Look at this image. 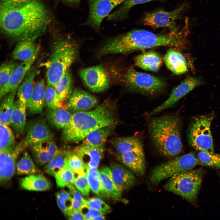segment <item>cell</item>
<instances>
[{"label":"cell","instance_id":"6da1fadb","mask_svg":"<svg viewBox=\"0 0 220 220\" xmlns=\"http://www.w3.org/2000/svg\"><path fill=\"white\" fill-rule=\"evenodd\" d=\"M44 5L30 0L20 6L0 9L1 30L5 35L17 41H34L43 34L48 22Z\"/></svg>","mask_w":220,"mask_h":220},{"label":"cell","instance_id":"7a4b0ae2","mask_svg":"<svg viewBox=\"0 0 220 220\" xmlns=\"http://www.w3.org/2000/svg\"><path fill=\"white\" fill-rule=\"evenodd\" d=\"M185 44L183 34L178 30L156 34L146 30L136 29L110 40L100 49L99 54H126L161 46L182 49Z\"/></svg>","mask_w":220,"mask_h":220},{"label":"cell","instance_id":"3957f363","mask_svg":"<svg viewBox=\"0 0 220 220\" xmlns=\"http://www.w3.org/2000/svg\"><path fill=\"white\" fill-rule=\"evenodd\" d=\"M115 122L112 105L105 102L93 110L72 114L69 123L63 129L62 137L66 142L78 143L93 131Z\"/></svg>","mask_w":220,"mask_h":220},{"label":"cell","instance_id":"277c9868","mask_svg":"<svg viewBox=\"0 0 220 220\" xmlns=\"http://www.w3.org/2000/svg\"><path fill=\"white\" fill-rule=\"evenodd\" d=\"M181 126L180 119L176 115L163 116L149 121L151 138L155 148L163 156L172 158L181 152Z\"/></svg>","mask_w":220,"mask_h":220},{"label":"cell","instance_id":"5b68a950","mask_svg":"<svg viewBox=\"0 0 220 220\" xmlns=\"http://www.w3.org/2000/svg\"><path fill=\"white\" fill-rule=\"evenodd\" d=\"M76 46L74 42L69 39L59 41L54 45L45 64L48 85L53 87L68 71L77 56Z\"/></svg>","mask_w":220,"mask_h":220},{"label":"cell","instance_id":"8992f818","mask_svg":"<svg viewBox=\"0 0 220 220\" xmlns=\"http://www.w3.org/2000/svg\"><path fill=\"white\" fill-rule=\"evenodd\" d=\"M202 177L203 172L200 169L180 172L170 177L164 188L193 203L197 199Z\"/></svg>","mask_w":220,"mask_h":220},{"label":"cell","instance_id":"52a82bcc","mask_svg":"<svg viewBox=\"0 0 220 220\" xmlns=\"http://www.w3.org/2000/svg\"><path fill=\"white\" fill-rule=\"evenodd\" d=\"M213 115L196 117L191 121L188 129L189 145L195 150L210 153H214L211 130Z\"/></svg>","mask_w":220,"mask_h":220},{"label":"cell","instance_id":"ba28073f","mask_svg":"<svg viewBox=\"0 0 220 220\" xmlns=\"http://www.w3.org/2000/svg\"><path fill=\"white\" fill-rule=\"evenodd\" d=\"M199 163L197 156L193 152L176 157L155 167L150 180L152 183L157 184L175 174L193 169Z\"/></svg>","mask_w":220,"mask_h":220},{"label":"cell","instance_id":"9c48e42d","mask_svg":"<svg viewBox=\"0 0 220 220\" xmlns=\"http://www.w3.org/2000/svg\"><path fill=\"white\" fill-rule=\"evenodd\" d=\"M124 81L130 90L150 95L159 93L165 87L164 81L161 78L138 72L133 68L127 70Z\"/></svg>","mask_w":220,"mask_h":220},{"label":"cell","instance_id":"30bf717a","mask_svg":"<svg viewBox=\"0 0 220 220\" xmlns=\"http://www.w3.org/2000/svg\"><path fill=\"white\" fill-rule=\"evenodd\" d=\"M125 0H88L89 13L84 25L98 31L102 20L115 7Z\"/></svg>","mask_w":220,"mask_h":220},{"label":"cell","instance_id":"8fae6325","mask_svg":"<svg viewBox=\"0 0 220 220\" xmlns=\"http://www.w3.org/2000/svg\"><path fill=\"white\" fill-rule=\"evenodd\" d=\"M183 7L181 6L170 11L160 9L146 13L142 22L144 24L153 28L166 27L171 31H176L178 30L176 21Z\"/></svg>","mask_w":220,"mask_h":220},{"label":"cell","instance_id":"7c38bea8","mask_svg":"<svg viewBox=\"0 0 220 220\" xmlns=\"http://www.w3.org/2000/svg\"><path fill=\"white\" fill-rule=\"evenodd\" d=\"M79 74L86 86L94 92H103L110 86L108 74L101 66H95L83 68L80 70Z\"/></svg>","mask_w":220,"mask_h":220},{"label":"cell","instance_id":"4fadbf2b","mask_svg":"<svg viewBox=\"0 0 220 220\" xmlns=\"http://www.w3.org/2000/svg\"><path fill=\"white\" fill-rule=\"evenodd\" d=\"M24 140L12 148L0 151V182L5 185L9 182L15 173L16 160L24 149Z\"/></svg>","mask_w":220,"mask_h":220},{"label":"cell","instance_id":"5bb4252c","mask_svg":"<svg viewBox=\"0 0 220 220\" xmlns=\"http://www.w3.org/2000/svg\"><path fill=\"white\" fill-rule=\"evenodd\" d=\"M200 83V80L197 78L193 76L186 78L173 89L168 98L151 112L149 115H152L172 107Z\"/></svg>","mask_w":220,"mask_h":220},{"label":"cell","instance_id":"9a60e30c","mask_svg":"<svg viewBox=\"0 0 220 220\" xmlns=\"http://www.w3.org/2000/svg\"><path fill=\"white\" fill-rule=\"evenodd\" d=\"M47 122L40 118L32 120L26 124V136L24 140L25 147L41 141L53 140V134Z\"/></svg>","mask_w":220,"mask_h":220},{"label":"cell","instance_id":"2e32d148","mask_svg":"<svg viewBox=\"0 0 220 220\" xmlns=\"http://www.w3.org/2000/svg\"><path fill=\"white\" fill-rule=\"evenodd\" d=\"M97 100L93 95L81 89H75L68 101L66 107L72 111H87L95 107Z\"/></svg>","mask_w":220,"mask_h":220},{"label":"cell","instance_id":"e0dca14e","mask_svg":"<svg viewBox=\"0 0 220 220\" xmlns=\"http://www.w3.org/2000/svg\"><path fill=\"white\" fill-rule=\"evenodd\" d=\"M33 160L41 166L46 164L55 155L59 149L53 140L41 141L30 146Z\"/></svg>","mask_w":220,"mask_h":220},{"label":"cell","instance_id":"ac0fdd59","mask_svg":"<svg viewBox=\"0 0 220 220\" xmlns=\"http://www.w3.org/2000/svg\"><path fill=\"white\" fill-rule=\"evenodd\" d=\"M104 146L82 144L75 147L74 152L87 167H97L104 154Z\"/></svg>","mask_w":220,"mask_h":220},{"label":"cell","instance_id":"d6986e66","mask_svg":"<svg viewBox=\"0 0 220 220\" xmlns=\"http://www.w3.org/2000/svg\"><path fill=\"white\" fill-rule=\"evenodd\" d=\"M117 160L137 176H142L145 173V163L144 155L133 152L122 153H116Z\"/></svg>","mask_w":220,"mask_h":220},{"label":"cell","instance_id":"ffe728a7","mask_svg":"<svg viewBox=\"0 0 220 220\" xmlns=\"http://www.w3.org/2000/svg\"><path fill=\"white\" fill-rule=\"evenodd\" d=\"M110 168L113 180L121 192L128 189L135 183L136 179L135 174L121 165L113 163Z\"/></svg>","mask_w":220,"mask_h":220},{"label":"cell","instance_id":"44dd1931","mask_svg":"<svg viewBox=\"0 0 220 220\" xmlns=\"http://www.w3.org/2000/svg\"><path fill=\"white\" fill-rule=\"evenodd\" d=\"M27 109L26 105L19 100L14 101L10 125L16 135L22 134L25 129Z\"/></svg>","mask_w":220,"mask_h":220},{"label":"cell","instance_id":"7402d4cb","mask_svg":"<svg viewBox=\"0 0 220 220\" xmlns=\"http://www.w3.org/2000/svg\"><path fill=\"white\" fill-rule=\"evenodd\" d=\"M40 49L39 45L33 41H19L13 50L12 57L22 62L28 61L37 57Z\"/></svg>","mask_w":220,"mask_h":220},{"label":"cell","instance_id":"603a6c76","mask_svg":"<svg viewBox=\"0 0 220 220\" xmlns=\"http://www.w3.org/2000/svg\"><path fill=\"white\" fill-rule=\"evenodd\" d=\"M112 144L117 153L133 152L144 155L142 141L137 136L117 138L112 142Z\"/></svg>","mask_w":220,"mask_h":220},{"label":"cell","instance_id":"cb8c5ba5","mask_svg":"<svg viewBox=\"0 0 220 220\" xmlns=\"http://www.w3.org/2000/svg\"><path fill=\"white\" fill-rule=\"evenodd\" d=\"M38 72L37 66L32 67L17 89V100L24 104L27 108L34 90V80Z\"/></svg>","mask_w":220,"mask_h":220},{"label":"cell","instance_id":"d4e9b609","mask_svg":"<svg viewBox=\"0 0 220 220\" xmlns=\"http://www.w3.org/2000/svg\"><path fill=\"white\" fill-rule=\"evenodd\" d=\"M37 57L18 64L13 70L6 90V94L16 91L27 73L32 68Z\"/></svg>","mask_w":220,"mask_h":220},{"label":"cell","instance_id":"484cf974","mask_svg":"<svg viewBox=\"0 0 220 220\" xmlns=\"http://www.w3.org/2000/svg\"><path fill=\"white\" fill-rule=\"evenodd\" d=\"M164 61L167 67L174 74L181 75L188 71L184 57L177 50L172 49L168 50L165 55Z\"/></svg>","mask_w":220,"mask_h":220},{"label":"cell","instance_id":"4316f807","mask_svg":"<svg viewBox=\"0 0 220 220\" xmlns=\"http://www.w3.org/2000/svg\"><path fill=\"white\" fill-rule=\"evenodd\" d=\"M45 81L41 79L35 85L27 109L29 114L35 115L42 113L44 105Z\"/></svg>","mask_w":220,"mask_h":220},{"label":"cell","instance_id":"83f0119b","mask_svg":"<svg viewBox=\"0 0 220 220\" xmlns=\"http://www.w3.org/2000/svg\"><path fill=\"white\" fill-rule=\"evenodd\" d=\"M72 114L64 108H49L46 111V119L52 127L63 129L69 123Z\"/></svg>","mask_w":220,"mask_h":220},{"label":"cell","instance_id":"f1b7e54d","mask_svg":"<svg viewBox=\"0 0 220 220\" xmlns=\"http://www.w3.org/2000/svg\"><path fill=\"white\" fill-rule=\"evenodd\" d=\"M135 64L146 70L156 71L162 64V58L157 53L153 50L142 53L135 58Z\"/></svg>","mask_w":220,"mask_h":220},{"label":"cell","instance_id":"f546056e","mask_svg":"<svg viewBox=\"0 0 220 220\" xmlns=\"http://www.w3.org/2000/svg\"><path fill=\"white\" fill-rule=\"evenodd\" d=\"M20 183L23 189L33 191L47 190L50 189L51 186L50 182L39 174L28 175L22 178Z\"/></svg>","mask_w":220,"mask_h":220},{"label":"cell","instance_id":"4dcf8cb0","mask_svg":"<svg viewBox=\"0 0 220 220\" xmlns=\"http://www.w3.org/2000/svg\"><path fill=\"white\" fill-rule=\"evenodd\" d=\"M99 171V180L108 197L116 200L119 199L122 192L118 189L113 180L110 168L104 167Z\"/></svg>","mask_w":220,"mask_h":220},{"label":"cell","instance_id":"1f68e13d","mask_svg":"<svg viewBox=\"0 0 220 220\" xmlns=\"http://www.w3.org/2000/svg\"><path fill=\"white\" fill-rule=\"evenodd\" d=\"M113 125L105 126L90 133L82 140V144L93 145H105L107 138L112 132Z\"/></svg>","mask_w":220,"mask_h":220},{"label":"cell","instance_id":"d6a6232c","mask_svg":"<svg viewBox=\"0 0 220 220\" xmlns=\"http://www.w3.org/2000/svg\"><path fill=\"white\" fill-rule=\"evenodd\" d=\"M16 91H13L8 93L2 99L0 106V122L1 123L10 125V117Z\"/></svg>","mask_w":220,"mask_h":220},{"label":"cell","instance_id":"836d02e7","mask_svg":"<svg viewBox=\"0 0 220 220\" xmlns=\"http://www.w3.org/2000/svg\"><path fill=\"white\" fill-rule=\"evenodd\" d=\"M16 170L19 175H29L38 174L40 172L30 155L26 152L24 153L16 164Z\"/></svg>","mask_w":220,"mask_h":220},{"label":"cell","instance_id":"e575fe53","mask_svg":"<svg viewBox=\"0 0 220 220\" xmlns=\"http://www.w3.org/2000/svg\"><path fill=\"white\" fill-rule=\"evenodd\" d=\"M18 64L12 61L2 64L0 68V98L6 95V90L14 68Z\"/></svg>","mask_w":220,"mask_h":220},{"label":"cell","instance_id":"d590c367","mask_svg":"<svg viewBox=\"0 0 220 220\" xmlns=\"http://www.w3.org/2000/svg\"><path fill=\"white\" fill-rule=\"evenodd\" d=\"M65 163L73 171L75 177L86 174L87 167L73 151L65 150Z\"/></svg>","mask_w":220,"mask_h":220},{"label":"cell","instance_id":"8d00e7d4","mask_svg":"<svg viewBox=\"0 0 220 220\" xmlns=\"http://www.w3.org/2000/svg\"><path fill=\"white\" fill-rule=\"evenodd\" d=\"M65 165V150L59 149L54 157L45 165V171L54 177L56 174Z\"/></svg>","mask_w":220,"mask_h":220},{"label":"cell","instance_id":"74e56055","mask_svg":"<svg viewBox=\"0 0 220 220\" xmlns=\"http://www.w3.org/2000/svg\"><path fill=\"white\" fill-rule=\"evenodd\" d=\"M15 135L9 126L0 124V151L12 148L16 146Z\"/></svg>","mask_w":220,"mask_h":220},{"label":"cell","instance_id":"f35d334b","mask_svg":"<svg viewBox=\"0 0 220 220\" xmlns=\"http://www.w3.org/2000/svg\"><path fill=\"white\" fill-rule=\"evenodd\" d=\"M155 0H125L117 10L108 16L107 19L110 20H121L127 15L134 6Z\"/></svg>","mask_w":220,"mask_h":220},{"label":"cell","instance_id":"ab89813d","mask_svg":"<svg viewBox=\"0 0 220 220\" xmlns=\"http://www.w3.org/2000/svg\"><path fill=\"white\" fill-rule=\"evenodd\" d=\"M72 83V78L68 71L61 77L53 86L55 92L62 102L67 97Z\"/></svg>","mask_w":220,"mask_h":220},{"label":"cell","instance_id":"60d3db41","mask_svg":"<svg viewBox=\"0 0 220 220\" xmlns=\"http://www.w3.org/2000/svg\"><path fill=\"white\" fill-rule=\"evenodd\" d=\"M54 177L57 186L62 188L70 184H74L75 175L73 171L65 163Z\"/></svg>","mask_w":220,"mask_h":220},{"label":"cell","instance_id":"b9f144b4","mask_svg":"<svg viewBox=\"0 0 220 220\" xmlns=\"http://www.w3.org/2000/svg\"><path fill=\"white\" fill-rule=\"evenodd\" d=\"M56 196L58 207L67 216L72 210V199L70 193L61 190L57 192Z\"/></svg>","mask_w":220,"mask_h":220},{"label":"cell","instance_id":"7bdbcfd3","mask_svg":"<svg viewBox=\"0 0 220 220\" xmlns=\"http://www.w3.org/2000/svg\"><path fill=\"white\" fill-rule=\"evenodd\" d=\"M197 156L202 165L220 168V154L199 151Z\"/></svg>","mask_w":220,"mask_h":220},{"label":"cell","instance_id":"ee69618b","mask_svg":"<svg viewBox=\"0 0 220 220\" xmlns=\"http://www.w3.org/2000/svg\"><path fill=\"white\" fill-rule=\"evenodd\" d=\"M45 102L49 108L55 109L64 108L61 101L56 94L53 87L48 85L45 89Z\"/></svg>","mask_w":220,"mask_h":220},{"label":"cell","instance_id":"f6af8a7d","mask_svg":"<svg viewBox=\"0 0 220 220\" xmlns=\"http://www.w3.org/2000/svg\"><path fill=\"white\" fill-rule=\"evenodd\" d=\"M67 186L72 199V210L80 211L82 207L86 204V200L83 198L81 192L74 184H70Z\"/></svg>","mask_w":220,"mask_h":220},{"label":"cell","instance_id":"bcb514c9","mask_svg":"<svg viewBox=\"0 0 220 220\" xmlns=\"http://www.w3.org/2000/svg\"><path fill=\"white\" fill-rule=\"evenodd\" d=\"M87 176L90 189L93 192L100 197L109 198L104 190L99 178L87 172Z\"/></svg>","mask_w":220,"mask_h":220},{"label":"cell","instance_id":"7dc6e473","mask_svg":"<svg viewBox=\"0 0 220 220\" xmlns=\"http://www.w3.org/2000/svg\"><path fill=\"white\" fill-rule=\"evenodd\" d=\"M86 200V205L89 207L107 213L111 210L110 207L101 199L92 197Z\"/></svg>","mask_w":220,"mask_h":220},{"label":"cell","instance_id":"c3c4849f","mask_svg":"<svg viewBox=\"0 0 220 220\" xmlns=\"http://www.w3.org/2000/svg\"><path fill=\"white\" fill-rule=\"evenodd\" d=\"M74 185L82 195L87 196L89 194L90 188L86 174L75 177Z\"/></svg>","mask_w":220,"mask_h":220},{"label":"cell","instance_id":"681fc988","mask_svg":"<svg viewBox=\"0 0 220 220\" xmlns=\"http://www.w3.org/2000/svg\"><path fill=\"white\" fill-rule=\"evenodd\" d=\"M80 211L84 216L85 220H94L97 217L104 215L106 214L104 212L92 208L86 204L82 207Z\"/></svg>","mask_w":220,"mask_h":220},{"label":"cell","instance_id":"f907efd6","mask_svg":"<svg viewBox=\"0 0 220 220\" xmlns=\"http://www.w3.org/2000/svg\"><path fill=\"white\" fill-rule=\"evenodd\" d=\"M30 0H1L0 9L9 8L22 5Z\"/></svg>","mask_w":220,"mask_h":220},{"label":"cell","instance_id":"816d5d0a","mask_svg":"<svg viewBox=\"0 0 220 220\" xmlns=\"http://www.w3.org/2000/svg\"><path fill=\"white\" fill-rule=\"evenodd\" d=\"M67 217L68 219L70 220H85L84 216L80 211L72 210Z\"/></svg>","mask_w":220,"mask_h":220},{"label":"cell","instance_id":"f5cc1de1","mask_svg":"<svg viewBox=\"0 0 220 220\" xmlns=\"http://www.w3.org/2000/svg\"><path fill=\"white\" fill-rule=\"evenodd\" d=\"M87 172H88L93 176L99 178V171L97 167H87Z\"/></svg>","mask_w":220,"mask_h":220},{"label":"cell","instance_id":"db71d44e","mask_svg":"<svg viewBox=\"0 0 220 220\" xmlns=\"http://www.w3.org/2000/svg\"><path fill=\"white\" fill-rule=\"evenodd\" d=\"M64 2L73 6L78 5L80 3L81 0H63Z\"/></svg>","mask_w":220,"mask_h":220},{"label":"cell","instance_id":"11a10c76","mask_svg":"<svg viewBox=\"0 0 220 220\" xmlns=\"http://www.w3.org/2000/svg\"><path fill=\"white\" fill-rule=\"evenodd\" d=\"M105 219V218L104 215H101L96 217L94 218V220H103Z\"/></svg>","mask_w":220,"mask_h":220}]
</instances>
